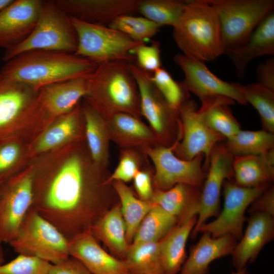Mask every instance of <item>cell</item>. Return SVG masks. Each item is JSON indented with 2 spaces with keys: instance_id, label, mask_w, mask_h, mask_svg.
I'll return each mask as SVG.
<instances>
[{
  "instance_id": "cell-10",
  "label": "cell",
  "mask_w": 274,
  "mask_h": 274,
  "mask_svg": "<svg viewBox=\"0 0 274 274\" xmlns=\"http://www.w3.org/2000/svg\"><path fill=\"white\" fill-rule=\"evenodd\" d=\"M173 149L174 145H160L141 149L153 164L154 189L166 190L177 184H186L201 189L207 172L203 167L204 155L185 160L176 156Z\"/></svg>"
},
{
  "instance_id": "cell-45",
  "label": "cell",
  "mask_w": 274,
  "mask_h": 274,
  "mask_svg": "<svg viewBox=\"0 0 274 274\" xmlns=\"http://www.w3.org/2000/svg\"><path fill=\"white\" fill-rule=\"evenodd\" d=\"M249 212L263 213L274 217V187L269 186L250 206Z\"/></svg>"
},
{
  "instance_id": "cell-50",
  "label": "cell",
  "mask_w": 274,
  "mask_h": 274,
  "mask_svg": "<svg viewBox=\"0 0 274 274\" xmlns=\"http://www.w3.org/2000/svg\"><path fill=\"white\" fill-rule=\"evenodd\" d=\"M232 274H251V273L248 271V268L246 266L241 270H236L235 272H233Z\"/></svg>"
},
{
  "instance_id": "cell-5",
  "label": "cell",
  "mask_w": 274,
  "mask_h": 274,
  "mask_svg": "<svg viewBox=\"0 0 274 274\" xmlns=\"http://www.w3.org/2000/svg\"><path fill=\"white\" fill-rule=\"evenodd\" d=\"M78 45L71 18L53 1H43L37 22L29 35L17 45L5 50L6 62L25 52L44 50L74 53Z\"/></svg>"
},
{
  "instance_id": "cell-39",
  "label": "cell",
  "mask_w": 274,
  "mask_h": 274,
  "mask_svg": "<svg viewBox=\"0 0 274 274\" xmlns=\"http://www.w3.org/2000/svg\"><path fill=\"white\" fill-rule=\"evenodd\" d=\"M148 158L141 149H121L119 162L110 174L108 183L119 181L125 183L132 180L138 171L149 166Z\"/></svg>"
},
{
  "instance_id": "cell-7",
  "label": "cell",
  "mask_w": 274,
  "mask_h": 274,
  "mask_svg": "<svg viewBox=\"0 0 274 274\" xmlns=\"http://www.w3.org/2000/svg\"><path fill=\"white\" fill-rule=\"evenodd\" d=\"M71 18L78 39L74 54L97 64L113 61L134 63L133 50L143 43L134 42L108 25Z\"/></svg>"
},
{
  "instance_id": "cell-27",
  "label": "cell",
  "mask_w": 274,
  "mask_h": 274,
  "mask_svg": "<svg viewBox=\"0 0 274 274\" xmlns=\"http://www.w3.org/2000/svg\"><path fill=\"white\" fill-rule=\"evenodd\" d=\"M94 237L102 242L114 256L123 260L129 244L119 203L106 212L91 227Z\"/></svg>"
},
{
  "instance_id": "cell-38",
  "label": "cell",
  "mask_w": 274,
  "mask_h": 274,
  "mask_svg": "<svg viewBox=\"0 0 274 274\" xmlns=\"http://www.w3.org/2000/svg\"><path fill=\"white\" fill-rule=\"evenodd\" d=\"M108 26L125 35L134 42L143 43L149 41L161 27L143 16L130 14L117 17Z\"/></svg>"
},
{
  "instance_id": "cell-37",
  "label": "cell",
  "mask_w": 274,
  "mask_h": 274,
  "mask_svg": "<svg viewBox=\"0 0 274 274\" xmlns=\"http://www.w3.org/2000/svg\"><path fill=\"white\" fill-rule=\"evenodd\" d=\"M247 104L256 110L263 130L274 133V91L259 83L243 86Z\"/></svg>"
},
{
  "instance_id": "cell-30",
  "label": "cell",
  "mask_w": 274,
  "mask_h": 274,
  "mask_svg": "<svg viewBox=\"0 0 274 274\" xmlns=\"http://www.w3.org/2000/svg\"><path fill=\"white\" fill-rule=\"evenodd\" d=\"M234 103L228 98L217 96L201 102V107L198 109L207 125L225 139L241 129L230 108V106Z\"/></svg>"
},
{
  "instance_id": "cell-15",
  "label": "cell",
  "mask_w": 274,
  "mask_h": 274,
  "mask_svg": "<svg viewBox=\"0 0 274 274\" xmlns=\"http://www.w3.org/2000/svg\"><path fill=\"white\" fill-rule=\"evenodd\" d=\"M233 156L223 143L213 148L209 159L207 175L201 190L200 210L191 236L195 238L199 228L207 220L220 212V199L223 184L233 179Z\"/></svg>"
},
{
  "instance_id": "cell-44",
  "label": "cell",
  "mask_w": 274,
  "mask_h": 274,
  "mask_svg": "<svg viewBox=\"0 0 274 274\" xmlns=\"http://www.w3.org/2000/svg\"><path fill=\"white\" fill-rule=\"evenodd\" d=\"M150 167H145L138 171L133 178L135 190L139 198L143 200L150 201L154 188L153 183V174Z\"/></svg>"
},
{
  "instance_id": "cell-25",
  "label": "cell",
  "mask_w": 274,
  "mask_h": 274,
  "mask_svg": "<svg viewBox=\"0 0 274 274\" xmlns=\"http://www.w3.org/2000/svg\"><path fill=\"white\" fill-rule=\"evenodd\" d=\"M201 190L186 184H178L166 190L154 189L150 201L176 217L178 223H182L198 216Z\"/></svg>"
},
{
  "instance_id": "cell-12",
  "label": "cell",
  "mask_w": 274,
  "mask_h": 274,
  "mask_svg": "<svg viewBox=\"0 0 274 274\" xmlns=\"http://www.w3.org/2000/svg\"><path fill=\"white\" fill-rule=\"evenodd\" d=\"M178 112L182 125V137L174 145V153L185 160H190L203 154V167L207 171L213 148L225 139L207 125L194 101L187 99Z\"/></svg>"
},
{
  "instance_id": "cell-40",
  "label": "cell",
  "mask_w": 274,
  "mask_h": 274,
  "mask_svg": "<svg viewBox=\"0 0 274 274\" xmlns=\"http://www.w3.org/2000/svg\"><path fill=\"white\" fill-rule=\"evenodd\" d=\"M151 80L169 106L178 111L182 104L189 99V92L181 83L173 78L171 74L162 67L151 74Z\"/></svg>"
},
{
  "instance_id": "cell-31",
  "label": "cell",
  "mask_w": 274,
  "mask_h": 274,
  "mask_svg": "<svg viewBox=\"0 0 274 274\" xmlns=\"http://www.w3.org/2000/svg\"><path fill=\"white\" fill-rule=\"evenodd\" d=\"M123 261L129 274H166L160 241L130 244Z\"/></svg>"
},
{
  "instance_id": "cell-6",
  "label": "cell",
  "mask_w": 274,
  "mask_h": 274,
  "mask_svg": "<svg viewBox=\"0 0 274 274\" xmlns=\"http://www.w3.org/2000/svg\"><path fill=\"white\" fill-rule=\"evenodd\" d=\"M9 244L18 254L38 257L52 264L70 256L68 239L32 207Z\"/></svg>"
},
{
  "instance_id": "cell-48",
  "label": "cell",
  "mask_w": 274,
  "mask_h": 274,
  "mask_svg": "<svg viewBox=\"0 0 274 274\" xmlns=\"http://www.w3.org/2000/svg\"><path fill=\"white\" fill-rule=\"evenodd\" d=\"M13 0H0V12L8 7Z\"/></svg>"
},
{
  "instance_id": "cell-4",
  "label": "cell",
  "mask_w": 274,
  "mask_h": 274,
  "mask_svg": "<svg viewBox=\"0 0 274 274\" xmlns=\"http://www.w3.org/2000/svg\"><path fill=\"white\" fill-rule=\"evenodd\" d=\"M173 27L185 56L205 62L224 53L219 17L207 0H189Z\"/></svg>"
},
{
  "instance_id": "cell-14",
  "label": "cell",
  "mask_w": 274,
  "mask_h": 274,
  "mask_svg": "<svg viewBox=\"0 0 274 274\" xmlns=\"http://www.w3.org/2000/svg\"><path fill=\"white\" fill-rule=\"evenodd\" d=\"M174 60L184 73L182 86L187 91L195 95L201 102L210 98L222 96L242 105L247 104L243 85L222 80L209 70L205 62L183 54L175 55Z\"/></svg>"
},
{
  "instance_id": "cell-8",
  "label": "cell",
  "mask_w": 274,
  "mask_h": 274,
  "mask_svg": "<svg viewBox=\"0 0 274 274\" xmlns=\"http://www.w3.org/2000/svg\"><path fill=\"white\" fill-rule=\"evenodd\" d=\"M140 96L142 117L147 121L160 145L171 147L182 137V125L179 112L172 108L151 80L152 73L129 63Z\"/></svg>"
},
{
  "instance_id": "cell-16",
  "label": "cell",
  "mask_w": 274,
  "mask_h": 274,
  "mask_svg": "<svg viewBox=\"0 0 274 274\" xmlns=\"http://www.w3.org/2000/svg\"><path fill=\"white\" fill-rule=\"evenodd\" d=\"M43 3L41 0H13L0 12V47L11 48L29 35Z\"/></svg>"
},
{
  "instance_id": "cell-3",
  "label": "cell",
  "mask_w": 274,
  "mask_h": 274,
  "mask_svg": "<svg viewBox=\"0 0 274 274\" xmlns=\"http://www.w3.org/2000/svg\"><path fill=\"white\" fill-rule=\"evenodd\" d=\"M129 63L98 64L88 78L89 91L84 98L102 117L123 113L142 118L139 89Z\"/></svg>"
},
{
  "instance_id": "cell-13",
  "label": "cell",
  "mask_w": 274,
  "mask_h": 274,
  "mask_svg": "<svg viewBox=\"0 0 274 274\" xmlns=\"http://www.w3.org/2000/svg\"><path fill=\"white\" fill-rule=\"evenodd\" d=\"M33 176L27 172L0 184V244L16 235L33 202Z\"/></svg>"
},
{
  "instance_id": "cell-20",
  "label": "cell",
  "mask_w": 274,
  "mask_h": 274,
  "mask_svg": "<svg viewBox=\"0 0 274 274\" xmlns=\"http://www.w3.org/2000/svg\"><path fill=\"white\" fill-rule=\"evenodd\" d=\"M89 77H81L41 88L38 100L42 110L50 116H63L75 108L89 91Z\"/></svg>"
},
{
  "instance_id": "cell-21",
  "label": "cell",
  "mask_w": 274,
  "mask_h": 274,
  "mask_svg": "<svg viewBox=\"0 0 274 274\" xmlns=\"http://www.w3.org/2000/svg\"><path fill=\"white\" fill-rule=\"evenodd\" d=\"M238 77L244 76L246 70L254 59L274 55V13H270L257 26L247 41L240 46L225 51Z\"/></svg>"
},
{
  "instance_id": "cell-46",
  "label": "cell",
  "mask_w": 274,
  "mask_h": 274,
  "mask_svg": "<svg viewBox=\"0 0 274 274\" xmlns=\"http://www.w3.org/2000/svg\"><path fill=\"white\" fill-rule=\"evenodd\" d=\"M49 274H92L78 260L70 256L62 262L52 264Z\"/></svg>"
},
{
  "instance_id": "cell-24",
  "label": "cell",
  "mask_w": 274,
  "mask_h": 274,
  "mask_svg": "<svg viewBox=\"0 0 274 274\" xmlns=\"http://www.w3.org/2000/svg\"><path fill=\"white\" fill-rule=\"evenodd\" d=\"M38 90L0 72V137L8 134L22 114L30 108L33 94Z\"/></svg>"
},
{
  "instance_id": "cell-11",
  "label": "cell",
  "mask_w": 274,
  "mask_h": 274,
  "mask_svg": "<svg viewBox=\"0 0 274 274\" xmlns=\"http://www.w3.org/2000/svg\"><path fill=\"white\" fill-rule=\"evenodd\" d=\"M270 185L246 188L238 186L232 179L226 180L222 188L224 195L222 210L214 220L201 226L198 233L207 232L213 237L229 234L239 240L243 236V226L247 220L245 215L247 209Z\"/></svg>"
},
{
  "instance_id": "cell-33",
  "label": "cell",
  "mask_w": 274,
  "mask_h": 274,
  "mask_svg": "<svg viewBox=\"0 0 274 274\" xmlns=\"http://www.w3.org/2000/svg\"><path fill=\"white\" fill-rule=\"evenodd\" d=\"M223 143L233 156L261 155L274 150V133L265 130H243Z\"/></svg>"
},
{
  "instance_id": "cell-36",
  "label": "cell",
  "mask_w": 274,
  "mask_h": 274,
  "mask_svg": "<svg viewBox=\"0 0 274 274\" xmlns=\"http://www.w3.org/2000/svg\"><path fill=\"white\" fill-rule=\"evenodd\" d=\"M189 0H140L138 11L159 25L172 27L181 15Z\"/></svg>"
},
{
  "instance_id": "cell-41",
  "label": "cell",
  "mask_w": 274,
  "mask_h": 274,
  "mask_svg": "<svg viewBox=\"0 0 274 274\" xmlns=\"http://www.w3.org/2000/svg\"><path fill=\"white\" fill-rule=\"evenodd\" d=\"M52 264L38 257L18 254L0 265V274H49Z\"/></svg>"
},
{
  "instance_id": "cell-35",
  "label": "cell",
  "mask_w": 274,
  "mask_h": 274,
  "mask_svg": "<svg viewBox=\"0 0 274 274\" xmlns=\"http://www.w3.org/2000/svg\"><path fill=\"white\" fill-rule=\"evenodd\" d=\"M177 224L176 217L154 204L140 224L131 244L159 242Z\"/></svg>"
},
{
  "instance_id": "cell-32",
  "label": "cell",
  "mask_w": 274,
  "mask_h": 274,
  "mask_svg": "<svg viewBox=\"0 0 274 274\" xmlns=\"http://www.w3.org/2000/svg\"><path fill=\"white\" fill-rule=\"evenodd\" d=\"M111 184L119 200L126 226L127 239L130 245L140 224L154 204L150 201L138 198L124 183L114 181Z\"/></svg>"
},
{
  "instance_id": "cell-18",
  "label": "cell",
  "mask_w": 274,
  "mask_h": 274,
  "mask_svg": "<svg viewBox=\"0 0 274 274\" xmlns=\"http://www.w3.org/2000/svg\"><path fill=\"white\" fill-rule=\"evenodd\" d=\"M70 256L92 274H129L123 261L106 252L90 229L68 239Z\"/></svg>"
},
{
  "instance_id": "cell-22",
  "label": "cell",
  "mask_w": 274,
  "mask_h": 274,
  "mask_svg": "<svg viewBox=\"0 0 274 274\" xmlns=\"http://www.w3.org/2000/svg\"><path fill=\"white\" fill-rule=\"evenodd\" d=\"M191 247L189 254L178 274H208L214 260L231 255L237 243L233 236L226 234L213 237L207 232Z\"/></svg>"
},
{
  "instance_id": "cell-43",
  "label": "cell",
  "mask_w": 274,
  "mask_h": 274,
  "mask_svg": "<svg viewBox=\"0 0 274 274\" xmlns=\"http://www.w3.org/2000/svg\"><path fill=\"white\" fill-rule=\"evenodd\" d=\"M0 141V184L8 179L20 154L19 145L12 140Z\"/></svg>"
},
{
  "instance_id": "cell-17",
  "label": "cell",
  "mask_w": 274,
  "mask_h": 274,
  "mask_svg": "<svg viewBox=\"0 0 274 274\" xmlns=\"http://www.w3.org/2000/svg\"><path fill=\"white\" fill-rule=\"evenodd\" d=\"M71 17L108 25L117 17L138 11L140 0H55Z\"/></svg>"
},
{
  "instance_id": "cell-19",
  "label": "cell",
  "mask_w": 274,
  "mask_h": 274,
  "mask_svg": "<svg viewBox=\"0 0 274 274\" xmlns=\"http://www.w3.org/2000/svg\"><path fill=\"white\" fill-rule=\"evenodd\" d=\"M274 237V217L263 213H252L239 242L231 254L236 270L255 260L262 249Z\"/></svg>"
},
{
  "instance_id": "cell-47",
  "label": "cell",
  "mask_w": 274,
  "mask_h": 274,
  "mask_svg": "<svg viewBox=\"0 0 274 274\" xmlns=\"http://www.w3.org/2000/svg\"><path fill=\"white\" fill-rule=\"evenodd\" d=\"M259 83L274 91V59L270 58L260 64L257 70Z\"/></svg>"
},
{
  "instance_id": "cell-49",
  "label": "cell",
  "mask_w": 274,
  "mask_h": 274,
  "mask_svg": "<svg viewBox=\"0 0 274 274\" xmlns=\"http://www.w3.org/2000/svg\"><path fill=\"white\" fill-rule=\"evenodd\" d=\"M5 255L2 245L0 244V265L5 263Z\"/></svg>"
},
{
  "instance_id": "cell-28",
  "label": "cell",
  "mask_w": 274,
  "mask_h": 274,
  "mask_svg": "<svg viewBox=\"0 0 274 274\" xmlns=\"http://www.w3.org/2000/svg\"><path fill=\"white\" fill-rule=\"evenodd\" d=\"M88 150L97 165L108 169L110 135L104 117L88 104L82 108Z\"/></svg>"
},
{
  "instance_id": "cell-1",
  "label": "cell",
  "mask_w": 274,
  "mask_h": 274,
  "mask_svg": "<svg viewBox=\"0 0 274 274\" xmlns=\"http://www.w3.org/2000/svg\"><path fill=\"white\" fill-rule=\"evenodd\" d=\"M77 152L51 174L33 176L32 208L70 239L90 229L117 197L108 169Z\"/></svg>"
},
{
  "instance_id": "cell-26",
  "label": "cell",
  "mask_w": 274,
  "mask_h": 274,
  "mask_svg": "<svg viewBox=\"0 0 274 274\" xmlns=\"http://www.w3.org/2000/svg\"><path fill=\"white\" fill-rule=\"evenodd\" d=\"M233 179L246 188L270 185L274 180V150L261 155L233 156Z\"/></svg>"
},
{
  "instance_id": "cell-34",
  "label": "cell",
  "mask_w": 274,
  "mask_h": 274,
  "mask_svg": "<svg viewBox=\"0 0 274 274\" xmlns=\"http://www.w3.org/2000/svg\"><path fill=\"white\" fill-rule=\"evenodd\" d=\"M83 118L82 109L79 104L72 111L61 116L43 133L37 144V151L43 152L53 149L74 138Z\"/></svg>"
},
{
  "instance_id": "cell-9",
  "label": "cell",
  "mask_w": 274,
  "mask_h": 274,
  "mask_svg": "<svg viewBox=\"0 0 274 274\" xmlns=\"http://www.w3.org/2000/svg\"><path fill=\"white\" fill-rule=\"evenodd\" d=\"M207 1L218 14L224 53L244 44L274 9L273 0Z\"/></svg>"
},
{
  "instance_id": "cell-23",
  "label": "cell",
  "mask_w": 274,
  "mask_h": 274,
  "mask_svg": "<svg viewBox=\"0 0 274 274\" xmlns=\"http://www.w3.org/2000/svg\"><path fill=\"white\" fill-rule=\"evenodd\" d=\"M111 141L121 149L139 148L159 145L149 125L131 115L117 113L103 117Z\"/></svg>"
},
{
  "instance_id": "cell-29",
  "label": "cell",
  "mask_w": 274,
  "mask_h": 274,
  "mask_svg": "<svg viewBox=\"0 0 274 274\" xmlns=\"http://www.w3.org/2000/svg\"><path fill=\"white\" fill-rule=\"evenodd\" d=\"M197 219L194 216L189 220L178 223L161 240L160 248L166 274H178L187 255L186 245Z\"/></svg>"
},
{
  "instance_id": "cell-42",
  "label": "cell",
  "mask_w": 274,
  "mask_h": 274,
  "mask_svg": "<svg viewBox=\"0 0 274 274\" xmlns=\"http://www.w3.org/2000/svg\"><path fill=\"white\" fill-rule=\"evenodd\" d=\"M136 64L142 70L153 73L161 67V50L158 42L153 41L150 45L141 43L133 50Z\"/></svg>"
},
{
  "instance_id": "cell-2",
  "label": "cell",
  "mask_w": 274,
  "mask_h": 274,
  "mask_svg": "<svg viewBox=\"0 0 274 274\" xmlns=\"http://www.w3.org/2000/svg\"><path fill=\"white\" fill-rule=\"evenodd\" d=\"M97 65L74 53L35 50L5 62L0 72L14 81L39 90L50 84L89 77Z\"/></svg>"
}]
</instances>
